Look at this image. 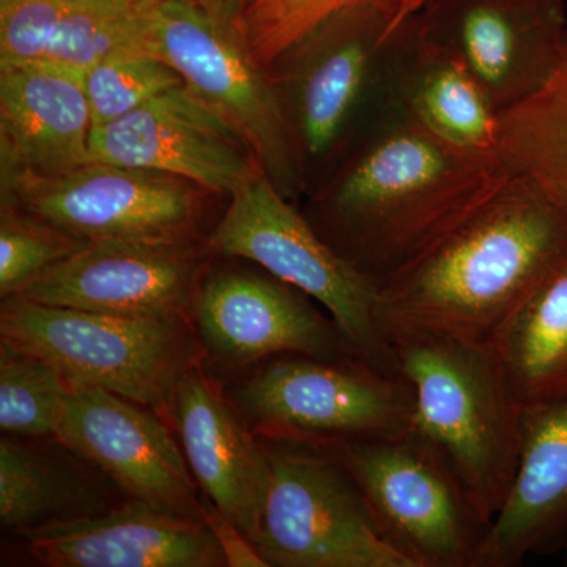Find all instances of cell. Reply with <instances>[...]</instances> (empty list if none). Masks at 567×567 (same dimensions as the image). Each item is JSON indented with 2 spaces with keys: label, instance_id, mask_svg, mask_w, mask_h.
<instances>
[{
  "label": "cell",
  "instance_id": "cell-1",
  "mask_svg": "<svg viewBox=\"0 0 567 567\" xmlns=\"http://www.w3.org/2000/svg\"><path fill=\"white\" fill-rule=\"evenodd\" d=\"M567 264V204L509 175L453 233L379 286L391 347L450 341L495 349L520 309Z\"/></svg>",
  "mask_w": 567,
  "mask_h": 567
},
{
  "label": "cell",
  "instance_id": "cell-2",
  "mask_svg": "<svg viewBox=\"0 0 567 567\" xmlns=\"http://www.w3.org/2000/svg\"><path fill=\"white\" fill-rule=\"evenodd\" d=\"M509 174L395 106L309 189L306 218L380 286L453 233Z\"/></svg>",
  "mask_w": 567,
  "mask_h": 567
},
{
  "label": "cell",
  "instance_id": "cell-3",
  "mask_svg": "<svg viewBox=\"0 0 567 567\" xmlns=\"http://www.w3.org/2000/svg\"><path fill=\"white\" fill-rule=\"evenodd\" d=\"M393 24L386 0H360L324 18L271 66L306 193L398 106Z\"/></svg>",
  "mask_w": 567,
  "mask_h": 567
},
{
  "label": "cell",
  "instance_id": "cell-4",
  "mask_svg": "<svg viewBox=\"0 0 567 567\" xmlns=\"http://www.w3.org/2000/svg\"><path fill=\"white\" fill-rule=\"evenodd\" d=\"M393 349L399 371L415 391L413 431L445 458L492 524L516 477L524 417L495 349L450 341Z\"/></svg>",
  "mask_w": 567,
  "mask_h": 567
},
{
  "label": "cell",
  "instance_id": "cell-5",
  "mask_svg": "<svg viewBox=\"0 0 567 567\" xmlns=\"http://www.w3.org/2000/svg\"><path fill=\"white\" fill-rule=\"evenodd\" d=\"M183 317L103 315L6 298L0 339L58 369L70 385L102 388L144 406L171 405L194 364Z\"/></svg>",
  "mask_w": 567,
  "mask_h": 567
},
{
  "label": "cell",
  "instance_id": "cell-6",
  "mask_svg": "<svg viewBox=\"0 0 567 567\" xmlns=\"http://www.w3.org/2000/svg\"><path fill=\"white\" fill-rule=\"evenodd\" d=\"M208 246L257 264L308 295L323 306L358 357L402 374L393 347L377 324L379 286L336 251L262 169L233 194Z\"/></svg>",
  "mask_w": 567,
  "mask_h": 567
},
{
  "label": "cell",
  "instance_id": "cell-7",
  "mask_svg": "<svg viewBox=\"0 0 567 567\" xmlns=\"http://www.w3.org/2000/svg\"><path fill=\"white\" fill-rule=\"evenodd\" d=\"M312 445L344 466L380 535L410 566H476L491 524L445 458L415 431Z\"/></svg>",
  "mask_w": 567,
  "mask_h": 567
},
{
  "label": "cell",
  "instance_id": "cell-8",
  "mask_svg": "<svg viewBox=\"0 0 567 567\" xmlns=\"http://www.w3.org/2000/svg\"><path fill=\"white\" fill-rule=\"evenodd\" d=\"M152 54L233 123L287 199L306 193L297 140L274 70L254 58L240 32L223 28L197 0H167L152 10Z\"/></svg>",
  "mask_w": 567,
  "mask_h": 567
},
{
  "label": "cell",
  "instance_id": "cell-9",
  "mask_svg": "<svg viewBox=\"0 0 567 567\" xmlns=\"http://www.w3.org/2000/svg\"><path fill=\"white\" fill-rule=\"evenodd\" d=\"M233 404L264 436L308 443L393 439L415 420L412 383L358 357L278 354L235 388Z\"/></svg>",
  "mask_w": 567,
  "mask_h": 567
},
{
  "label": "cell",
  "instance_id": "cell-10",
  "mask_svg": "<svg viewBox=\"0 0 567 567\" xmlns=\"http://www.w3.org/2000/svg\"><path fill=\"white\" fill-rule=\"evenodd\" d=\"M268 488L251 544L267 566L412 567L388 546L364 496L322 447L264 436Z\"/></svg>",
  "mask_w": 567,
  "mask_h": 567
},
{
  "label": "cell",
  "instance_id": "cell-11",
  "mask_svg": "<svg viewBox=\"0 0 567 567\" xmlns=\"http://www.w3.org/2000/svg\"><path fill=\"white\" fill-rule=\"evenodd\" d=\"M2 186L3 205L84 244L185 241L196 215L188 183L121 164L87 162L58 177Z\"/></svg>",
  "mask_w": 567,
  "mask_h": 567
},
{
  "label": "cell",
  "instance_id": "cell-12",
  "mask_svg": "<svg viewBox=\"0 0 567 567\" xmlns=\"http://www.w3.org/2000/svg\"><path fill=\"white\" fill-rule=\"evenodd\" d=\"M416 17L499 114L546 84L567 44L565 0H427Z\"/></svg>",
  "mask_w": 567,
  "mask_h": 567
},
{
  "label": "cell",
  "instance_id": "cell-13",
  "mask_svg": "<svg viewBox=\"0 0 567 567\" xmlns=\"http://www.w3.org/2000/svg\"><path fill=\"white\" fill-rule=\"evenodd\" d=\"M91 162L173 175L233 196L260 171L240 132L185 85L91 133Z\"/></svg>",
  "mask_w": 567,
  "mask_h": 567
},
{
  "label": "cell",
  "instance_id": "cell-14",
  "mask_svg": "<svg viewBox=\"0 0 567 567\" xmlns=\"http://www.w3.org/2000/svg\"><path fill=\"white\" fill-rule=\"evenodd\" d=\"M142 406L102 388L71 385L55 439L102 470L133 502L204 520L183 450Z\"/></svg>",
  "mask_w": 567,
  "mask_h": 567
},
{
  "label": "cell",
  "instance_id": "cell-15",
  "mask_svg": "<svg viewBox=\"0 0 567 567\" xmlns=\"http://www.w3.org/2000/svg\"><path fill=\"white\" fill-rule=\"evenodd\" d=\"M312 301L274 275L229 268L197 287L194 322L207 353L230 364L286 353L358 357Z\"/></svg>",
  "mask_w": 567,
  "mask_h": 567
},
{
  "label": "cell",
  "instance_id": "cell-16",
  "mask_svg": "<svg viewBox=\"0 0 567 567\" xmlns=\"http://www.w3.org/2000/svg\"><path fill=\"white\" fill-rule=\"evenodd\" d=\"M196 278V256L185 241H95L14 297L103 315L183 317Z\"/></svg>",
  "mask_w": 567,
  "mask_h": 567
},
{
  "label": "cell",
  "instance_id": "cell-17",
  "mask_svg": "<svg viewBox=\"0 0 567 567\" xmlns=\"http://www.w3.org/2000/svg\"><path fill=\"white\" fill-rule=\"evenodd\" d=\"M48 567H226L205 520L130 502L111 513L73 518L21 535Z\"/></svg>",
  "mask_w": 567,
  "mask_h": 567
},
{
  "label": "cell",
  "instance_id": "cell-18",
  "mask_svg": "<svg viewBox=\"0 0 567 567\" xmlns=\"http://www.w3.org/2000/svg\"><path fill=\"white\" fill-rule=\"evenodd\" d=\"M171 409L194 480L208 502L252 540L270 476L262 440L246 429L233 402L196 363L178 380Z\"/></svg>",
  "mask_w": 567,
  "mask_h": 567
},
{
  "label": "cell",
  "instance_id": "cell-19",
  "mask_svg": "<svg viewBox=\"0 0 567 567\" xmlns=\"http://www.w3.org/2000/svg\"><path fill=\"white\" fill-rule=\"evenodd\" d=\"M91 133L81 74L48 61L0 70L3 183L58 177L91 162Z\"/></svg>",
  "mask_w": 567,
  "mask_h": 567
},
{
  "label": "cell",
  "instance_id": "cell-20",
  "mask_svg": "<svg viewBox=\"0 0 567 567\" xmlns=\"http://www.w3.org/2000/svg\"><path fill=\"white\" fill-rule=\"evenodd\" d=\"M567 544V402L525 410L516 477L475 567H516Z\"/></svg>",
  "mask_w": 567,
  "mask_h": 567
},
{
  "label": "cell",
  "instance_id": "cell-21",
  "mask_svg": "<svg viewBox=\"0 0 567 567\" xmlns=\"http://www.w3.org/2000/svg\"><path fill=\"white\" fill-rule=\"evenodd\" d=\"M395 104L436 140L498 162L499 111L464 63L425 35L416 13L394 31Z\"/></svg>",
  "mask_w": 567,
  "mask_h": 567
},
{
  "label": "cell",
  "instance_id": "cell-22",
  "mask_svg": "<svg viewBox=\"0 0 567 567\" xmlns=\"http://www.w3.org/2000/svg\"><path fill=\"white\" fill-rule=\"evenodd\" d=\"M522 412L567 402V264L532 298L495 347Z\"/></svg>",
  "mask_w": 567,
  "mask_h": 567
},
{
  "label": "cell",
  "instance_id": "cell-23",
  "mask_svg": "<svg viewBox=\"0 0 567 567\" xmlns=\"http://www.w3.org/2000/svg\"><path fill=\"white\" fill-rule=\"evenodd\" d=\"M92 484L69 465L25 445L0 442V524L21 535L52 524L93 516Z\"/></svg>",
  "mask_w": 567,
  "mask_h": 567
},
{
  "label": "cell",
  "instance_id": "cell-24",
  "mask_svg": "<svg viewBox=\"0 0 567 567\" xmlns=\"http://www.w3.org/2000/svg\"><path fill=\"white\" fill-rule=\"evenodd\" d=\"M498 163L567 204V44L546 84L499 115Z\"/></svg>",
  "mask_w": 567,
  "mask_h": 567
},
{
  "label": "cell",
  "instance_id": "cell-25",
  "mask_svg": "<svg viewBox=\"0 0 567 567\" xmlns=\"http://www.w3.org/2000/svg\"><path fill=\"white\" fill-rule=\"evenodd\" d=\"M65 377L48 361L0 342V429L18 439L58 435L70 393Z\"/></svg>",
  "mask_w": 567,
  "mask_h": 567
},
{
  "label": "cell",
  "instance_id": "cell-26",
  "mask_svg": "<svg viewBox=\"0 0 567 567\" xmlns=\"http://www.w3.org/2000/svg\"><path fill=\"white\" fill-rule=\"evenodd\" d=\"M152 10H115L69 2L47 61L82 74L117 55H153Z\"/></svg>",
  "mask_w": 567,
  "mask_h": 567
},
{
  "label": "cell",
  "instance_id": "cell-27",
  "mask_svg": "<svg viewBox=\"0 0 567 567\" xmlns=\"http://www.w3.org/2000/svg\"><path fill=\"white\" fill-rule=\"evenodd\" d=\"M92 130L130 114L155 96L183 85L181 74L148 54H126L96 63L81 74Z\"/></svg>",
  "mask_w": 567,
  "mask_h": 567
},
{
  "label": "cell",
  "instance_id": "cell-28",
  "mask_svg": "<svg viewBox=\"0 0 567 567\" xmlns=\"http://www.w3.org/2000/svg\"><path fill=\"white\" fill-rule=\"evenodd\" d=\"M85 245L28 213L3 205L0 223V295L3 300L21 292Z\"/></svg>",
  "mask_w": 567,
  "mask_h": 567
},
{
  "label": "cell",
  "instance_id": "cell-29",
  "mask_svg": "<svg viewBox=\"0 0 567 567\" xmlns=\"http://www.w3.org/2000/svg\"><path fill=\"white\" fill-rule=\"evenodd\" d=\"M357 2L360 0H257L241 21L240 35L254 58L271 69L320 21Z\"/></svg>",
  "mask_w": 567,
  "mask_h": 567
},
{
  "label": "cell",
  "instance_id": "cell-30",
  "mask_svg": "<svg viewBox=\"0 0 567 567\" xmlns=\"http://www.w3.org/2000/svg\"><path fill=\"white\" fill-rule=\"evenodd\" d=\"M69 0H13L0 7V70L47 61Z\"/></svg>",
  "mask_w": 567,
  "mask_h": 567
},
{
  "label": "cell",
  "instance_id": "cell-31",
  "mask_svg": "<svg viewBox=\"0 0 567 567\" xmlns=\"http://www.w3.org/2000/svg\"><path fill=\"white\" fill-rule=\"evenodd\" d=\"M204 520L212 528L213 535L218 539L219 546L230 567H268L262 557L257 554L251 540L245 536L240 528L223 516L215 506H204Z\"/></svg>",
  "mask_w": 567,
  "mask_h": 567
},
{
  "label": "cell",
  "instance_id": "cell-32",
  "mask_svg": "<svg viewBox=\"0 0 567 567\" xmlns=\"http://www.w3.org/2000/svg\"><path fill=\"white\" fill-rule=\"evenodd\" d=\"M197 2L223 28L240 32L245 14L257 0H197Z\"/></svg>",
  "mask_w": 567,
  "mask_h": 567
},
{
  "label": "cell",
  "instance_id": "cell-33",
  "mask_svg": "<svg viewBox=\"0 0 567 567\" xmlns=\"http://www.w3.org/2000/svg\"><path fill=\"white\" fill-rule=\"evenodd\" d=\"M69 2L104 7V9L144 11L155 9L167 0H69Z\"/></svg>",
  "mask_w": 567,
  "mask_h": 567
},
{
  "label": "cell",
  "instance_id": "cell-34",
  "mask_svg": "<svg viewBox=\"0 0 567 567\" xmlns=\"http://www.w3.org/2000/svg\"><path fill=\"white\" fill-rule=\"evenodd\" d=\"M386 2L393 7V31H395V28H399L401 22H404L406 18L412 17V14H415L417 11L423 9L424 3L427 2V0H386Z\"/></svg>",
  "mask_w": 567,
  "mask_h": 567
},
{
  "label": "cell",
  "instance_id": "cell-35",
  "mask_svg": "<svg viewBox=\"0 0 567 567\" xmlns=\"http://www.w3.org/2000/svg\"><path fill=\"white\" fill-rule=\"evenodd\" d=\"M10 2H13V0H0V7L7 6Z\"/></svg>",
  "mask_w": 567,
  "mask_h": 567
},
{
  "label": "cell",
  "instance_id": "cell-36",
  "mask_svg": "<svg viewBox=\"0 0 567 567\" xmlns=\"http://www.w3.org/2000/svg\"><path fill=\"white\" fill-rule=\"evenodd\" d=\"M566 554H567V544H566ZM566 565H567V555H566Z\"/></svg>",
  "mask_w": 567,
  "mask_h": 567
}]
</instances>
